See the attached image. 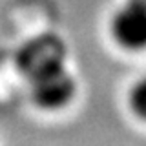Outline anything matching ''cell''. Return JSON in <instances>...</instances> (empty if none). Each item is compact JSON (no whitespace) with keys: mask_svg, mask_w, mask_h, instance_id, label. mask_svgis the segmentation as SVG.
<instances>
[{"mask_svg":"<svg viewBox=\"0 0 146 146\" xmlns=\"http://www.w3.org/2000/svg\"><path fill=\"white\" fill-rule=\"evenodd\" d=\"M64 60H66V44L55 33H42L29 38L18 48L15 55L17 70L27 80L64 68Z\"/></svg>","mask_w":146,"mask_h":146,"instance_id":"6da1fadb","label":"cell"},{"mask_svg":"<svg viewBox=\"0 0 146 146\" xmlns=\"http://www.w3.org/2000/svg\"><path fill=\"white\" fill-rule=\"evenodd\" d=\"M110 31L115 42L124 49L139 51L146 48V2L128 0L111 17Z\"/></svg>","mask_w":146,"mask_h":146,"instance_id":"7a4b0ae2","label":"cell"},{"mask_svg":"<svg viewBox=\"0 0 146 146\" xmlns=\"http://www.w3.org/2000/svg\"><path fill=\"white\" fill-rule=\"evenodd\" d=\"M31 97L35 104L44 110H57L66 106L75 97V79L68 73L66 68H58L46 75L29 80Z\"/></svg>","mask_w":146,"mask_h":146,"instance_id":"3957f363","label":"cell"},{"mask_svg":"<svg viewBox=\"0 0 146 146\" xmlns=\"http://www.w3.org/2000/svg\"><path fill=\"white\" fill-rule=\"evenodd\" d=\"M130 108L137 117L146 121V77L130 90Z\"/></svg>","mask_w":146,"mask_h":146,"instance_id":"277c9868","label":"cell"},{"mask_svg":"<svg viewBox=\"0 0 146 146\" xmlns=\"http://www.w3.org/2000/svg\"><path fill=\"white\" fill-rule=\"evenodd\" d=\"M144 2H146V0H144Z\"/></svg>","mask_w":146,"mask_h":146,"instance_id":"5b68a950","label":"cell"}]
</instances>
